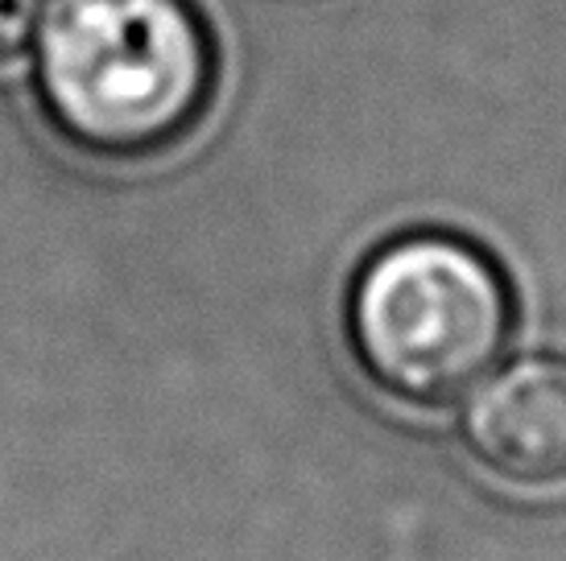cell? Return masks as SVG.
<instances>
[{"instance_id":"6da1fadb","label":"cell","mask_w":566,"mask_h":561,"mask_svg":"<svg viewBox=\"0 0 566 561\" xmlns=\"http://www.w3.org/2000/svg\"><path fill=\"white\" fill-rule=\"evenodd\" d=\"M220 92V42L195 0H50L33 95L87 161L137 166L187 145Z\"/></svg>"},{"instance_id":"7a4b0ae2","label":"cell","mask_w":566,"mask_h":561,"mask_svg":"<svg viewBox=\"0 0 566 561\" xmlns=\"http://www.w3.org/2000/svg\"><path fill=\"white\" fill-rule=\"evenodd\" d=\"M517 301L480 244L455 232L385 240L352 277L347 347L389 401L439 409L484 380L513 339Z\"/></svg>"},{"instance_id":"3957f363","label":"cell","mask_w":566,"mask_h":561,"mask_svg":"<svg viewBox=\"0 0 566 561\" xmlns=\"http://www.w3.org/2000/svg\"><path fill=\"white\" fill-rule=\"evenodd\" d=\"M472 458L513 487L566 484V359L525 356L484 380L463 413Z\"/></svg>"},{"instance_id":"277c9868","label":"cell","mask_w":566,"mask_h":561,"mask_svg":"<svg viewBox=\"0 0 566 561\" xmlns=\"http://www.w3.org/2000/svg\"><path fill=\"white\" fill-rule=\"evenodd\" d=\"M46 0H0V66L25 54Z\"/></svg>"}]
</instances>
